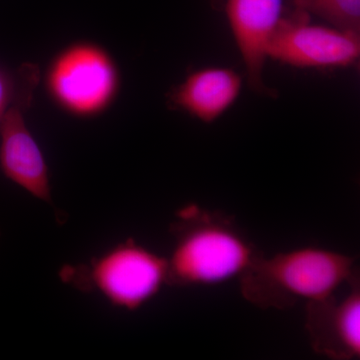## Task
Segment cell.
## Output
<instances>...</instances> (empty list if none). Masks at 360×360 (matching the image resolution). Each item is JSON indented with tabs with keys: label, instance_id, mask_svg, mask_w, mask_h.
Wrapping results in <instances>:
<instances>
[{
	"label": "cell",
	"instance_id": "obj_1",
	"mask_svg": "<svg viewBox=\"0 0 360 360\" xmlns=\"http://www.w3.org/2000/svg\"><path fill=\"white\" fill-rule=\"evenodd\" d=\"M174 245L167 260V284L214 285L240 277L259 253L229 219L187 205L170 227Z\"/></svg>",
	"mask_w": 360,
	"mask_h": 360
},
{
	"label": "cell",
	"instance_id": "obj_2",
	"mask_svg": "<svg viewBox=\"0 0 360 360\" xmlns=\"http://www.w3.org/2000/svg\"><path fill=\"white\" fill-rule=\"evenodd\" d=\"M355 271L354 257L304 248L269 258L259 255L239 278L246 300L260 309H285L300 300L317 302L335 295Z\"/></svg>",
	"mask_w": 360,
	"mask_h": 360
},
{
	"label": "cell",
	"instance_id": "obj_3",
	"mask_svg": "<svg viewBox=\"0 0 360 360\" xmlns=\"http://www.w3.org/2000/svg\"><path fill=\"white\" fill-rule=\"evenodd\" d=\"M60 277L82 292L96 291L112 307L134 311L167 284V260L127 239L87 264L63 267Z\"/></svg>",
	"mask_w": 360,
	"mask_h": 360
},
{
	"label": "cell",
	"instance_id": "obj_4",
	"mask_svg": "<svg viewBox=\"0 0 360 360\" xmlns=\"http://www.w3.org/2000/svg\"><path fill=\"white\" fill-rule=\"evenodd\" d=\"M45 85L52 101L68 115L94 117L115 101L120 90V71L103 47L77 42L51 61Z\"/></svg>",
	"mask_w": 360,
	"mask_h": 360
},
{
	"label": "cell",
	"instance_id": "obj_5",
	"mask_svg": "<svg viewBox=\"0 0 360 360\" xmlns=\"http://www.w3.org/2000/svg\"><path fill=\"white\" fill-rule=\"evenodd\" d=\"M16 70L18 91L0 124V168L33 198L51 205L49 167L25 120L40 82V70L34 63H25Z\"/></svg>",
	"mask_w": 360,
	"mask_h": 360
},
{
	"label": "cell",
	"instance_id": "obj_6",
	"mask_svg": "<svg viewBox=\"0 0 360 360\" xmlns=\"http://www.w3.org/2000/svg\"><path fill=\"white\" fill-rule=\"evenodd\" d=\"M360 56V35L316 25L309 14L293 8L267 39L265 56L298 68H341L354 65Z\"/></svg>",
	"mask_w": 360,
	"mask_h": 360
},
{
	"label": "cell",
	"instance_id": "obj_7",
	"mask_svg": "<svg viewBox=\"0 0 360 360\" xmlns=\"http://www.w3.org/2000/svg\"><path fill=\"white\" fill-rule=\"evenodd\" d=\"M224 11L243 56L250 89L266 96L276 90L264 84L265 45L284 14V0H213Z\"/></svg>",
	"mask_w": 360,
	"mask_h": 360
},
{
	"label": "cell",
	"instance_id": "obj_8",
	"mask_svg": "<svg viewBox=\"0 0 360 360\" xmlns=\"http://www.w3.org/2000/svg\"><path fill=\"white\" fill-rule=\"evenodd\" d=\"M350 291L338 300L335 295L307 302V335L314 352L331 359L347 360L360 354V285L356 271Z\"/></svg>",
	"mask_w": 360,
	"mask_h": 360
},
{
	"label": "cell",
	"instance_id": "obj_9",
	"mask_svg": "<svg viewBox=\"0 0 360 360\" xmlns=\"http://www.w3.org/2000/svg\"><path fill=\"white\" fill-rule=\"evenodd\" d=\"M243 77L224 68H207L191 73L168 96V105L186 111L200 122L212 123L236 103Z\"/></svg>",
	"mask_w": 360,
	"mask_h": 360
},
{
	"label": "cell",
	"instance_id": "obj_10",
	"mask_svg": "<svg viewBox=\"0 0 360 360\" xmlns=\"http://www.w3.org/2000/svg\"><path fill=\"white\" fill-rule=\"evenodd\" d=\"M293 8L326 20L341 32L360 35V0H291Z\"/></svg>",
	"mask_w": 360,
	"mask_h": 360
},
{
	"label": "cell",
	"instance_id": "obj_11",
	"mask_svg": "<svg viewBox=\"0 0 360 360\" xmlns=\"http://www.w3.org/2000/svg\"><path fill=\"white\" fill-rule=\"evenodd\" d=\"M18 86V70L0 66V124L7 108L13 103Z\"/></svg>",
	"mask_w": 360,
	"mask_h": 360
},
{
	"label": "cell",
	"instance_id": "obj_12",
	"mask_svg": "<svg viewBox=\"0 0 360 360\" xmlns=\"http://www.w3.org/2000/svg\"><path fill=\"white\" fill-rule=\"evenodd\" d=\"M0 236H1V231H0Z\"/></svg>",
	"mask_w": 360,
	"mask_h": 360
}]
</instances>
